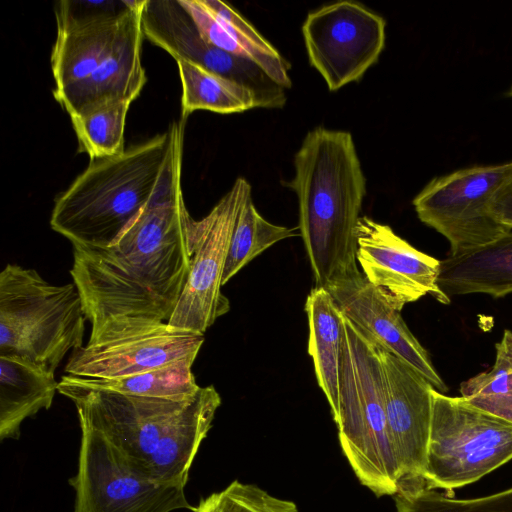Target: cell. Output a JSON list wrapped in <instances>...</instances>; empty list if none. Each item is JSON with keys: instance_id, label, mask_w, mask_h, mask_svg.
<instances>
[{"instance_id": "6da1fadb", "label": "cell", "mask_w": 512, "mask_h": 512, "mask_svg": "<svg viewBox=\"0 0 512 512\" xmlns=\"http://www.w3.org/2000/svg\"><path fill=\"white\" fill-rule=\"evenodd\" d=\"M183 133L147 206L106 247H73L70 274L91 331L111 318L167 322L187 281L192 217L181 188Z\"/></svg>"}, {"instance_id": "7a4b0ae2", "label": "cell", "mask_w": 512, "mask_h": 512, "mask_svg": "<svg viewBox=\"0 0 512 512\" xmlns=\"http://www.w3.org/2000/svg\"><path fill=\"white\" fill-rule=\"evenodd\" d=\"M283 185L298 199V230L316 286L359 271L357 226L366 178L350 132L316 127L294 156Z\"/></svg>"}, {"instance_id": "3957f363", "label": "cell", "mask_w": 512, "mask_h": 512, "mask_svg": "<svg viewBox=\"0 0 512 512\" xmlns=\"http://www.w3.org/2000/svg\"><path fill=\"white\" fill-rule=\"evenodd\" d=\"M182 133L183 119L143 144L91 161L55 200L51 228L73 247L112 244L155 195Z\"/></svg>"}, {"instance_id": "277c9868", "label": "cell", "mask_w": 512, "mask_h": 512, "mask_svg": "<svg viewBox=\"0 0 512 512\" xmlns=\"http://www.w3.org/2000/svg\"><path fill=\"white\" fill-rule=\"evenodd\" d=\"M339 407L334 419L343 454L376 496L395 495L401 480L389 438L380 347L343 314Z\"/></svg>"}, {"instance_id": "5b68a950", "label": "cell", "mask_w": 512, "mask_h": 512, "mask_svg": "<svg viewBox=\"0 0 512 512\" xmlns=\"http://www.w3.org/2000/svg\"><path fill=\"white\" fill-rule=\"evenodd\" d=\"M86 320L74 283L54 285L17 264L0 273V356L55 373L70 350L83 346Z\"/></svg>"}, {"instance_id": "8992f818", "label": "cell", "mask_w": 512, "mask_h": 512, "mask_svg": "<svg viewBox=\"0 0 512 512\" xmlns=\"http://www.w3.org/2000/svg\"><path fill=\"white\" fill-rule=\"evenodd\" d=\"M422 479L428 488L455 489L476 482L512 459V423L433 389Z\"/></svg>"}, {"instance_id": "52a82bcc", "label": "cell", "mask_w": 512, "mask_h": 512, "mask_svg": "<svg viewBox=\"0 0 512 512\" xmlns=\"http://www.w3.org/2000/svg\"><path fill=\"white\" fill-rule=\"evenodd\" d=\"M204 335L141 318H111L91 331L88 343L67 361L68 375L115 379L196 359Z\"/></svg>"}, {"instance_id": "ba28073f", "label": "cell", "mask_w": 512, "mask_h": 512, "mask_svg": "<svg viewBox=\"0 0 512 512\" xmlns=\"http://www.w3.org/2000/svg\"><path fill=\"white\" fill-rule=\"evenodd\" d=\"M512 173V161L476 165L435 177L412 203L421 222L443 235L454 256L512 231L491 213L499 186Z\"/></svg>"}, {"instance_id": "9c48e42d", "label": "cell", "mask_w": 512, "mask_h": 512, "mask_svg": "<svg viewBox=\"0 0 512 512\" xmlns=\"http://www.w3.org/2000/svg\"><path fill=\"white\" fill-rule=\"evenodd\" d=\"M81 428L78 469L69 484L74 512H172L193 510L185 487L161 484L137 471L99 433Z\"/></svg>"}, {"instance_id": "30bf717a", "label": "cell", "mask_w": 512, "mask_h": 512, "mask_svg": "<svg viewBox=\"0 0 512 512\" xmlns=\"http://www.w3.org/2000/svg\"><path fill=\"white\" fill-rule=\"evenodd\" d=\"M250 192V183L239 177L204 218H192L190 271L167 321L170 326L204 335L230 310V302L221 291L222 278L236 219Z\"/></svg>"}, {"instance_id": "8fae6325", "label": "cell", "mask_w": 512, "mask_h": 512, "mask_svg": "<svg viewBox=\"0 0 512 512\" xmlns=\"http://www.w3.org/2000/svg\"><path fill=\"white\" fill-rule=\"evenodd\" d=\"M58 392L74 403L80 427L102 435L146 477L160 439L194 397L178 401L125 395L80 385L68 375L61 377Z\"/></svg>"}, {"instance_id": "7c38bea8", "label": "cell", "mask_w": 512, "mask_h": 512, "mask_svg": "<svg viewBox=\"0 0 512 512\" xmlns=\"http://www.w3.org/2000/svg\"><path fill=\"white\" fill-rule=\"evenodd\" d=\"M386 21L362 4L341 0L308 13L302 34L309 62L330 91L359 81L385 46Z\"/></svg>"}, {"instance_id": "4fadbf2b", "label": "cell", "mask_w": 512, "mask_h": 512, "mask_svg": "<svg viewBox=\"0 0 512 512\" xmlns=\"http://www.w3.org/2000/svg\"><path fill=\"white\" fill-rule=\"evenodd\" d=\"M141 20L144 37L176 61L190 62L243 85L260 108L284 107L285 89L254 63L207 43L180 0H144Z\"/></svg>"}, {"instance_id": "5bb4252c", "label": "cell", "mask_w": 512, "mask_h": 512, "mask_svg": "<svg viewBox=\"0 0 512 512\" xmlns=\"http://www.w3.org/2000/svg\"><path fill=\"white\" fill-rule=\"evenodd\" d=\"M357 262L365 278L399 311L427 294L442 304L450 303L437 285L440 260L368 216L358 221Z\"/></svg>"}, {"instance_id": "9a60e30c", "label": "cell", "mask_w": 512, "mask_h": 512, "mask_svg": "<svg viewBox=\"0 0 512 512\" xmlns=\"http://www.w3.org/2000/svg\"><path fill=\"white\" fill-rule=\"evenodd\" d=\"M380 355L387 427L401 475L399 484L420 482L423 481L435 388L411 365L382 347Z\"/></svg>"}, {"instance_id": "2e32d148", "label": "cell", "mask_w": 512, "mask_h": 512, "mask_svg": "<svg viewBox=\"0 0 512 512\" xmlns=\"http://www.w3.org/2000/svg\"><path fill=\"white\" fill-rule=\"evenodd\" d=\"M324 288L343 314L376 344L411 365L437 391H447L428 352L406 325L401 311L392 307L360 270Z\"/></svg>"}, {"instance_id": "e0dca14e", "label": "cell", "mask_w": 512, "mask_h": 512, "mask_svg": "<svg viewBox=\"0 0 512 512\" xmlns=\"http://www.w3.org/2000/svg\"><path fill=\"white\" fill-rule=\"evenodd\" d=\"M143 2L125 17L111 51L90 76L53 90L54 98L70 117L112 101L132 102L139 95L146 82L140 59Z\"/></svg>"}, {"instance_id": "ac0fdd59", "label": "cell", "mask_w": 512, "mask_h": 512, "mask_svg": "<svg viewBox=\"0 0 512 512\" xmlns=\"http://www.w3.org/2000/svg\"><path fill=\"white\" fill-rule=\"evenodd\" d=\"M180 3L207 43L254 63L278 85L291 88L290 62L233 7L219 0Z\"/></svg>"}, {"instance_id": "d6986e66", "label": "cell", "mask_w": 512, "mask_h": 512, "mask_svg": "<svg viewBox=\"0 0 512 512\" xmlns=\"http://www.w3.org/2000/svg\"><path fill=\"white\" fill-rule=\"evenodd\" d=\"M220 405L213 385L200 387L160 439L146 472L150 480L186 486L190 467Z\"/></svg>"}, {"instance_id": "ffe728a7", "label": "cell", "mask_w": 512, "mask_h": 512, "mask_svg": "<svg viewBox=\"0 0 512 512\" xmlns=\"http://www.w3.org/2000/svg\"><path fill=\"white\" fill-rule=\"evenodd\" d=\"M437 285L448 298L512 293V231L464 253L440 260Z\"/></svg>"}, {"instance_id": "44dd1931", "label": "cell", "mask_w": 512, "mask_h": 512, "mask_svg": "<svg viewBox=\"0 0 512 512\" xmlns=\"http://www.w3.org/2000/svg\"><path fill=\"white\" fill-rule=\"evenodd\" d=\"M304 310L309 326L308 353L334 420L339 407L344 345L343 312L329 291L320 286L310 291Z\"/></svg>"}, {"instance_id": "7402d4cb", "label": "cell", "mask_w": 512, "mask_h": 512, "mask_svg": "<svg viewBox=\"0 0 512 512\" xmlns=\"http://www.w3.org/2000/svg\"><path fill=\"white\" fill-rule=\"evenodd\" d=\"M58 385L55 373L0 356V439H18L25 419L51 407Z\"/></svg>"}, {"instance_id": "603a6c76", "label": "cell", "mask_w": 512, "mask_h": 512, "mask_svg": "<svg viewBox=\"0 0 512 512\" xmlns=\"http://www.w3.org/2000/svg\"><path fill=\"white\" fill-rule=\"evenodd\" d=\"M125 17L57 32L51 53L55 90L79 82L94 72L111 51Z\"/></svg>"}, {"instance_id": "cb8c5ba5", "label": "cell", "mask_w": 512, "mask_h": 512, "mask_svg": "<svg viewBox=\"0 0 512 512\" xmlns=\"http://www.w3.org/2000/svg\"><path fill=\"white\" fill-rule=\"evenodd\" d=\"M182 83V116L196 110L219 114L257 108L255 95L243 85L187 61H176Z\"/></svg>"}, {"instance_id": "d4e9b609", "label": "cell", "mask_w": 512, "mask_h": 512, "mask_svg": "<svg viewBox=\"0 0 512 512\" xmlns=\"http://www.w3.org/2000/svg\"><path fill=\"white\" fill-rule=\"evenodd\" d=\"M194 361V359H184L145 372L115 379L66 375L74 382L91 388L131 396L182 401L192 398L200 389L192 371Z\"/></svg>"}, {"instance_id": "484cf974", "label": "cell", "mask_w": 512, "mask_h": 512, "mask_svg": "<svg viewBox=\"0 0 512 512\" xmlns=\"http://www.w3.org/2000/svg\"><path fill=\"white\" fill-rule=\"evenodd\" d=\"M297 229L298 227L276 225L263 218L257 211L250 192L241 205L233 229L222 286L266 249L296 236Z\"/></svg>"}, {"instance_id": "4316f807", "label": "cell", "mask_w": 512, "mask_h": 512, "mask_svg": "<svg viewBox=\"0 0 512 512\" xmlns=\"http://www.w3.org/2000/svg\"><path fill=\"white\" fill-rule=\"evenodd\" d=\"M131 102L112 101L80 116H73L79 148L91 161L112 157L125 151L124 127Z\"/></svg>"}, {"instance_id": "83f0119b", "label": "cell", "mask_w": 512, "mask_h": 512, "mask_svg": "<svg viewBox=\"0 0 512 512\" xmlns=\"http://www.w3.org/2000/svg\"><path fill=\"white\" fill-rule=\"evenodd\" d=\"M396 512H512V487L488 496L456 499L424 483L401 484L394 495Z\"/></svg>"}, {"instance_id": "f1b7e54d", "label": "cell", "mask_w": 512, "mask_h": 512, "mask_svg": "<svg viewBox=\"0 0 512 512\" xmlns=\"http://www.w3.org/2000/svg\"><path fill=\"white\" fill-rule=\"evenodd\" d=\"M193 512H298L293 501L280 499L253 484L238 480L203 498Z\"/></svg>"}, {"instance_id": "f546056e", "label": "cell", "mask_w": 512, "mask_h": 512, "mask_svg": "<svg viewBox=\"0 0 512 512\" xmlns=\"http://www.w3.org/2000/svg\"><path fill=\"white\" fill-rule=\"evenodd\" d=\"M142 0L75 1L63 0L55 9L57 32L120 20Z\"/></svg>"}, {"instance_id": "4dcf8cb0", "label": "cell", "mask_w": 512, "mask_h": 512, "mask_svg": "<svg viewBox=\"0 0 512 512\" xmlns=\"http://www.w3.org/2000/svg\"><path fill=\"white\" fill-rule=\"evenodd\" d=\"M495 347L493 367L461 383L460 392L466 399L500 396L512 392V332L504 330L502 339Z\"/></svg>"}, {"instance_id": "1f68e13d", "label": "cell", "mask_w": 512, "mask_h": 512, "mask_svg": "<svg viewBox=\"0 0 512 512\" xmlns=\"http://www.w3.org/2000/svg\"><path fill=\"white\" fill-rule=\"evenodd\" d=\"M490 210L501 224L512 229V173L493 195Z\"/></svg>"}, {"instance_id": "d6a6232c", "label": "cell", "mask_w": 512, "mask_h": 512, "mask_svg": "<svg viewBox=\"0 0 512 512\" xmlns=\"http://www.w3.org/2000/svg\"><path fill=\"white\" fill-rule=\"evenodd\" d=\"M469 401L477 407L512 423V392L500 396L475 398Z\"/></svg>"}, {"instance_id": "836d02e7", "label": "cell", "mask_w": 512, "mask_h": 512, "mask_svg": "<svg viewBox=\"0 0 512 512\" xmlns=\"http://www.w3.org/2000/svg\"><path fill=\"white\" fill-rule=\"evenodd\" d=\"M510 94L512 95V88H511Z\"/></svg>"}]
</instances>
